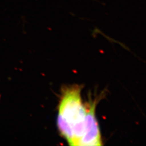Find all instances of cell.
I'll return each instance as SVG.
<instances>
[{
	"instance_id": "2",
	"label": "cell",
	"mask_w": 146,
	"mask_h": 146,
	"mask_svg": "<svg viewBox=\"0 0 146 146\" xmlns=\"http://www.w3.org/2000/svg\"><path fill=\"white\" fill-rule=\"evenodd\" d=\"M98 99L90 101L86 105V115L83 136L78 141L77 146H102L99 127L95 116V108Z\"/></svg>"
},
{
	"instance_id": "3",
	"label": "cell",
	"mask_w": 146,
	"mask_h": 146,
	"mask_svg": "<svg viewBox=\"0 0 146 146\" xmlns=\"http://www.w3.org/2000/svg\"><path fill=\"white\" fill-rule=\"evenodd\" d=\"M57 124L61 134L68 141L70 146H74V137L73 131L66 121L60 114H58Z\"/></svg>"
},
{
	"instance_id": "1",
	"label": "cell",
	"mask_w": 146,
	"mask_h": 146,
	"mask_svg": "<svg viewBox=\"0 0 146 146\" xmlns=\"http://www.w3.org/2000/svg\"><path fill=\"white\" fill-rule=\"evenodd\" d=\"M81 89L82 87L78 85L63 87L58 107V114L66 121L73 131L74 146L78 145L84 132L86 107L82 102Z\"/></svg>"
}]
</instances>
